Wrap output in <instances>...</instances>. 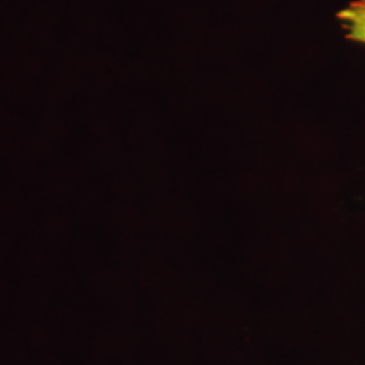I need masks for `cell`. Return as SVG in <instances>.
Segmentation results:
<instances>
[{
	"label": "cell",
	"mask_w": 365,
	"mask_h": 365,
	"mask_svg": "<svg viewBox=\"0 0 365 365\" xmlns=\"http://www.w3.org/2000/svg\"><path fill=\"white\" fill-rule=\"evenodd\" d=\"M346 38L365 46V0H354L337 14Z\"/></svg>",
	"instance_id": "cell-1"
}]
</instances>
